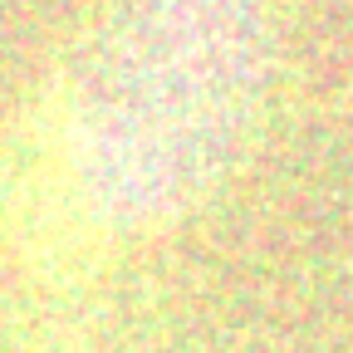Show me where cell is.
I'll return each instance as SVG.
<instances>
[{"instance_id": "obj_1", "label": "cell", "mask_w": 353, "mask_h": 353, "mask_svg": "<svg viewBox=\"0 0 353 353\" xmlns=\"http://www.w3.org/2000/svg\"><path fill=\"white\" fill-rule=\"evenodd\" d=\"M275 44L280 0H103L10 148L15 245L74 275L176 231L250 148Z\"/></svg>"}]
</instances>
